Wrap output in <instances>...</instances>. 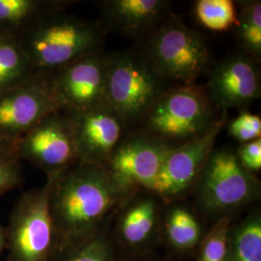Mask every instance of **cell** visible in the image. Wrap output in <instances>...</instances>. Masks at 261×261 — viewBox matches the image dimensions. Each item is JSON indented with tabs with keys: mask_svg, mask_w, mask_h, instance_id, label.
Returning a JSON list of instances; mask_svg holds the SVG:
<instances>
[{
	"mask_svg": "<svg viewBox=\"0 0 261 261\" xmlns=\"http://www.w3.org/2000/svg\"><path fill=\"white\" fill-rule=\"evenodd\" d=\"M130 193L105 166L75 164L57 175L49 197L57 251L100 229Z\"/></svg>",
	"mask_w": 261,
	"mask_h": 261,
	"instance_id": "cell-1",
	"label": "cell"
},
{
	"mask_svg": "<svg viewBox=\"0 0 261 261\" xmlns=\"http://www.w3.org/2000/svg\"><path fill=\"white\" fill-rule=\"evenodd\" d=\"M105 33L100 23L67 14L65 8H61L42 17L18 41L35 73L49 75L84 56L100 51Z\"/></svg>",
	"mask_w": 261,
	"mask_h": 261,
	"instance_id": "cell-2",
	"label": "cell"
},
{
	"mask_svg": "<svg viewBox=\"0 0 261 261\" xmlns=\"http://www.w3.org/2000/svg\"><path fill=\"white\" fill-rule=\"evenodd\" d=\"M194 209L204 223L235 216L260 197V182L243 167L236 151L214 149L207 159L192 192Z\"/></svg>",
	"mask_w": 261,
	"mask_h": 261,
	"instance_id": "cell-3",
	"label": "cell"
},
{
	"mask_svg": "<svg viewBox=\"0 0 261 261\" xmlns=\"http://www.w3.org/2000/svg\"><path fill=\"white\" fill-rule=\"evenodd\" d=\"M140 54L163 80L178 85L195 84L210 61L205 39L171 16L146 36Z\"/></svg>",
	"mask_w": 261,
	"mask_h": 261,
	"instance_id": "cell-4",
	"label": "cell"
},
{
	"mask_svg": "<svg viewBox=\"0 0 261 261\" xmlns=\"http://www.w3.org/2000/svg\"><path fill=\"white\" fill-rule=\"evenodd\" d=\"M140 53L109 55L103 103L126 126L142 121L168 89Z\"/></svg>",
	"mask_w": 261,
	"mask_h": 261,
	"instance_id": "cell-5",
	"label": "cell"
},
{
	"mask_svg": "<svg viewBox=\"0 0 261 261\" xmlns=\"http://www.w3.org/2000/svg\"><path fill=\"white\" fill-rule=\"evenodd\" d=\"M57 175L47 176L41 188L23 192L6 227L5 261H50L57 251L49 197Z\"/></svg>",
	"mask_w": 261,
	"mask_h": 261,
	"instance_id": "cell-6",
	"label": "cell"
},
{
	"mask_svg": "<svg viewBox=\"0 0 261 261\" xmlns=\"http://www.w3.org/2000/svg\"><path fill=\"white\" fill-rule=\"evenodd\" d=\"M216 121L213 105L195 84L168 88L142 119V132L172 146L201 136Z\"/></svg>",
	"mask_w": 261,
	"mask_h": 261,
	"instance_id": "cell-7",
	"label": "cell"
},
{
	"mask_svg": "<svg viewBox=\"0 0 261 261\" xmlns=\"http://www.w3.org/2000/svg\"><path fill=\"white\" fill-rule=\"evenodd\" d=\"M165 203L150 190L132 192L112 215V239L122 256L155 252L161 247Z\"/></svg>",
	"mask_w": 261,
	"mask_h": 261,
	"instance_id": "cell-8",
	"label": "cell"
},
{
	"mask_svg": "<svg viewBox=\"0 0 261 261\" xmlns=\"http://www.w3.org/2000/svg\"><path fill=\"white\" fill-rule=\"evenodd\" d=\"M13 145L20 162L33 165L47 177L77 164L72 123L61 111L47 114Z\"/></svg>",
	"mask_w": 261,
	"mask_h": 261,
	"instance_id": "cell-9",
	"label": "cell"
},
{
	"mask_svg": "<svg viewBox=\"0 0 261 261\" xmlns=\"http://www.w3.org/2000/svg\"><path fill=\"white\" fill-rule=\"evenodd\" d=\"M225 122L224 112L204 134L169 150L151 189L164 203L184 200L192 192Z\"/></svg>",
	"mask_w": 261,
	"mask_h": 261,
	"instance_id": "cell-10",
	"label": "cell"
},
{
	"mask_svg": "<svg viewBox=\"0 0 261 261\" xmlns=\"http://www.w3.org/2000/svg\"><path fill=\"white\" fill-rule=\"evenodd\" d=\"M172 147L144 132L134 133L122 138L105 167L124 190L151 191Z\"/></svg>",
	"mask_w": 261,
	"mask_h": 261,
	"instance_id": "cell-11",
	"label": "cell"
},
{
	"mask_svg": "<svg viewBox=\"0 0 261 261\" xmlns=\"http://www.w3.org/2000/svg\"><path fill=\"white\" fill-rule=\"evenodd\" d=\"M58 111L48 75H33L0 95V141L14 144L47 114Z\"/></svg>",
	"mask_w": 261,
	"mask_h": 261,
	"instance_id": "cell-12",
	"label": "cell"
},
{
	"mask_svg": "<svg viewBox=\"0 0 261 261\" xmlns=\"http://www.w3.org/2000/svg\"><path fill=\"white\" fill-rule=\"evenodd\" d=\"M109 55L84 56L48 75L61 112L88 110L103 103Z\"/></svg>",
	"mask_w": 261,
	"mask_h": 261,
	"instance_id": "cell-13",
	"label": "cell"
},
{
	"mask_svg": "<svg viewBox=\"0 0 261 261\" xmlns=\"http://www.w3.org/2000/svg\"><path fill=\"white\" fill-rule=\"evenodd\" d=\"M64 113L74 130L77 164L105 166L124 137L125 123L105 103Z\"/></svg>",
	"mask_w": 261,
	"mask_h": 261,
	"instance_id": "cell-14",
	"label": "cell"
},
{
	"mask_svg": "<svg viewBox=\"0 0 261 261\" xmlns=\"http://www.w3.org/2000/svg\"><path fill=\"white\" fill-rule=\"evenodd\" d=\"M260 74L256 61L245 53L228 56L215 67L207 83V97L225 112L245 109L260 97Z\"/></svg>",
	"mask_w": 261,
	"mask_h": 261,
	"instance_id": "cell-15",
	"label": "cell"
},
{
	"mask_svg": "<svg viewBox=\"0 0 261 261\" xmlns=\"http://www.w3.org/2000/svg\"><path fill=\"white\" fill-rule=\"evenodd\" d=\"M106 22L125 36L141 37L170 17L166 0H106L100 2Z\"/></svg>",
	"mask_w": 261,
	"mask_h": 261,
	"instance_id": "cell-16",
	"label": "cell"
},
{
	"mask_svg": "<svg viewBox=\"0 0 261 261\" xmlns=\"http://www.w3.org/2000/svg\"><path fill=\"white\" fill-rule=\"evenodd\" d=\"M207 229L195 209L183 200L165 203L161 225V247L177 259L195 254Z\"/></svg>",
	"mask_w": 261,
	"mask_h": 261,
	"instance_id": "cell-17",
	"label": "cell"
},
{
	"mask_svg": "<svg viewBox=\"0 0 261 261\" xmlns=\"http://www.w3.org/2000/svg\"><path fill=\"white\" fill-rule=\"evenodd\" d=\"M71 1L0 0V38L19 40L39 19Z\"/></svg>",
	"mask_w": 261,
	"mask_h": 261,
	"instance_id": "cell-18",
	"label": "cell"
},
{
	"mask_svg": "<svg viewBox=\"0 0 261 261\" xmlns=\"http://www.w3.org/2000/svg\"><path fill=\"white\" fill-rule=\"evenodd\" d=\"M112 218L93 234L56 251L50 261H123L112 239Z\"/></svg>",
	"mask_w": 261,
	"mask_h": 261,
	"instance_id": "cell-19",
	"label": "cell"
},
{
	"mask_svg": "<svg viewBox=\"0 0 261 261\" xmlns=\"http://www.w3.org/2000/svg\"><path fill=\"white\" fill-rule=\"evenodd\" d=\"M227 261H261V212L255 208L229 225Z\"/></svg>",
	"mask_w": 261,
	"mask_h": 261,
	"instance_id": "cell-20",
	"label": "cell"
},
{
	"mask_svg": "<svg viewBox=\"0 0 261 261\" xmlns=\"http://www.w3.org/2000/svg\"><path fill=\"white\" fill-rule=\"evenodd\" d=\"M37 75L19 41L0 38V95Z\"/></svg>",
	"mask_w": 261,
	"mask_h": 261,
	"instance_id": "cell-21",
	"label": "cell"
},
{
	"mask_svg": "<svg viewBox=\"0 0 261 261\" xmlns=\"http://www.w3.org/2000/svg\"><path fill=\"white\" fill-rule=\"evenodd\" d=\"M237 11V23L234 27L235 36L244 53L254 61L261 58V2L243 1Z\"/></svg>",
	"mask_w": 261,
	"mask_h": 261,
	"instance_id": "cell-22",
	"label": "cell"
},
{
	"mask_svg": "<svg viewBox=\"0 0 261 261\" xmlns=\"http://www.w3.org/2000/svg\"><path fill=\"white\" fill-rule=\"evenodd\" d=\"M195 15L202 27L213 31H225L237 23V10L231 0H198Z\"/></svg>",
	"mask_w": 261,
	"mask_h": 261,
	"instance_id": "cell-23",
	"label": "cell"
},
{
	"mask_svg": "<svg viewBox=\"0 0 261 261\" xmlns=\"http://www.w3.org/2000/svg\"><path fill=\"white\" fill-rule=\"evenodd\" d=\"M233 220L224 218L211 224L204 234L195 254L194 261H227V237Z\"/></svg>",
	"mask_w": 261,
	"mask_h": 261,
	"instance_id": "cell-24",
	"label": "cell"
},
{
	"mask_svg": "<svg viewBox=\"0 0 261 261\" xmlns=\"http://www.w3.org/2000/svg\"><path fill=\"white\" fill-rule=\"evenodd\" d=\"M23 172L14 145L0 141V196L21 186Z\"/></svg>",
	"mask_w": 261,
	"mask_h": 261,
	"instance_id": "cell-25",
	"label": "cell"
},
{
	"mask_svg": "<svg viewBox=\"0 0 261 261\" xmlns=\"http://www.w3.org/2000/svg\"><path fill=\"white\" fill-rule=\"evenodd\" d=\"M229 135L241 143L261 139V118L251 112H240L228 127Z\"/></svg>",
	"mask_w": 261,
	"mask_h": 261,
	"instance_id": "cell-26",
	"label": "cell"
},
{
	"mask_svg": "<svg viewBox=\"0 0 261 261\" xmlns=\"http://www.w3.org/2000/svg\"><path fill=\"white\" fill-rule=\"evenodd\" d=\"M236 155L244 168L252 173L261 169V139L241 143L237 148Z\"/></svg>",
	"mask_w": 261,
	"mask_h": 261,
	"instance_id": "cell-27",
	"label": "cell"
},
{
	"mask_svg": "<svg viewBox=\"0 0 261 261\" xmlns=\"http://www.w3.org/2000/svg\"><path fill=\"white\" fill-rule=\"evenodd\" d=\"M123 261H181L168 254H160L157 251L123 257Z\"/></svg>",
	"mask_w": 261,
	"mask_h": 261,
	"instance_id": "cell-28",
	"label": "cell"
},
{
	"mask_svg": "<svg viewBox=\"0 0 261 261\" xmlns=\"http://www.w3.org/2000/svg\"><path fill=\"white\" fill-rule=\"evenodd\" d=\"M6 247V227L0 224V259Z\"/></svg>",
	"mask_w": 261,
	"mask_h": 261,
	"instance_id": "cell-29",
	"label": "cell"
}]
</instances>
